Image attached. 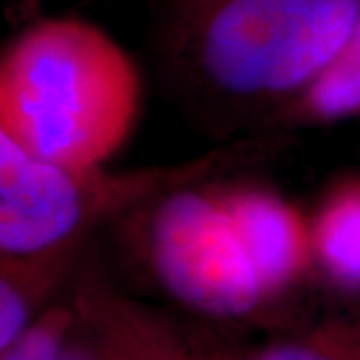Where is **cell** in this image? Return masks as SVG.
I'll use <instances>...</instances> for the list:
<instances>
[{
  "label": "cell",
  "mask_w": 360,
  "mask_h": 360,
  "mask_svg": "<svg viewBox=\"0 0 360 360\" xmlns=\"http://www.w3.org/2000/svg\"><path fill=\"white\" fill-rule=\"evenodd\" d=\"M360 18V0H158L150 37L172 103L220 142L266 132Z\"/></svg>",
  "instance_id": "cell-1"
},
{
  "label": "cell",
  "mask_w": 360,
  "mask_h": 360,
  "mask_svg": "<svg viewBox=\"0 0 360 360\" xmlns=\"http://www.w3.org/2000/svg\"><path fill=\"white\" fill-rule=\"evenodd\" d=\"M252 360H360V324L336 326L314 340L278 342L260 350Z\"/></svg>",
  "instance_id": "cell-9"
},
{
  "label": "cell",
  "mask_w": 360,
  "mask_h": 360,
  "mask_svg": "<svg viewBox=\"0 0 360 360\" xmlns=\"http://www.w3.org/2000/svg\"><path fill=\"white\" fill-rule=\"evenodd\" d=\"M6 2H8V6L13 11H16V13L25 18L26 22H30V20H34L39 16L40 0H6Z\"/></svg>",
  "instance_id": "cell-11"
},
{
  "label": "cell",
  "mask_w": 360,
  "mask_h": 360,
  "mask_svg": "<svg viewBox=\"0 0 360 360\" xmlns=\"http://www.w3.org/2000/svg\"><path fill=\"white\" fill-rule=\"evenodd\" d=\"M220 186L236 236L264 288L270 296L283 292L312 264L309 214L246 172L224 176Z\"/></svg>",
  "instance_id": "cell-5"
},
{
  "label": "cell",
  "mask_w": 360,
  "mask_h": 360,
  "mask_svg": "<svg viewBox=\"0 0 360 360\" xmlns=\"http://www.w3.org/2000/svg\"><path fill=\"white\" fill-rule=\"evenodd\" d=\"M86 243L56 246L22 257H2L0 274V348H8L30 326L37 298L66 274Z\"/></svg>",
  "instance_id": "cell-8"
},
{
  "label": "cell",
  "mask_w": 360,
  "mask_h": 360,
  "mask_svg": "<svg viewBox=\"0 0 360 360\" xmlns=\"http://www.w3.org/2000/svg\"><path fill=\"white\" fill-rule=\"evenodd\" d=\"M70 319L65 310H54L37 324H30L8 348L2 360H60Z\"/></svg>",
  "instance_id": "cell-10"
},
{
  "label": "cell",
  "mask_w": 360,
  "mask_h": 360,
  "mask_svg": "<svg viewBox=\"0 0 360 360\" xmlns=\"http://www.w3.org/2000/svg\"><path fill=\"white\" fill-rule=\"evenodd\" d=\"M60 360H89L86 354H82V352H72V350H65L63 352V356Z\"/></svg>",
  "instance_id": "cell-12"
},
{
  "label": "cell",
  "mask_w": 360,
  "mask_h": 360,
  "mask_svg": "<svg viewBox=\"0 0 360 360\" xmlns=\"http://www.w3.org/2000/svg\"><path fill=\"white\" fill-rule=\"evenodd\" d=\"M288 132H255L220 142L174 165L139 168L65 167L39 158L0 132V257H22L86 243L179 186L248 172L284 155Z\"/></svg>",
  "instance_id": "cell-3"
},
{
  "label": "cell",
  "mask_w": 360,
  "mask_h": 360,
  "mask_svg": "<svg viewBox=\"0 0 360 360\" xmlns=\"http://www.w3.org/2000/svg\"><path fill=\"white\" fill-rule=\"evenodd\" d=\"M354 116H360V18L340 51L272 116L266 132L295 134L338 124Z\"/></svg>",
  "instance_id": "cell-7"
},
{
  "label": "cell",
  "mask_w": 360,
  "mask_h": 360,
  "mask_svg": "<svg viewBox=\"0 0 360 360\" xmlns=\"http://www.w3.org/2000/svg\"><path fill=\"white\" fill-rule=\"evenodd\" d=\"M222 179L168 191L118 222L172 298L212 319H245L272 296L232 226Z\"/></svg>",
  "instance_id": "cell-4"
},
{
  "label": "cell",
  "mask_w": 360,
  "mask_h": 360,
  "mask_svg": "<svg viewBox=\"0 0 360 360\" xmlns=\"http://www.w3.org/2000/svg\"><path fill=\"white\" fill-rule=\"evenodd\" d=\"M142 75L104 28L78 16H37L0 58V132L39 158L96 167L139 122Z\"/></svg>",
  "instance_id": "cell-2"
},
{
  "label": "cell",
  "mask_w": 360,
  "mask_h": 360,
  "mask_svg": "<svg viewBox=\"0 0 360 360\" xmlns=\"http://www.w3.org/2000/svg\"><path fill=\"white\" fill-rule=\"evenodd\" d=\"M309 220L312 264L338 288L360 292V172L330 182Z\"/></svg>",
  "instance_id": "cell-6"
}]
</instances>
